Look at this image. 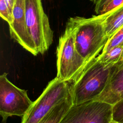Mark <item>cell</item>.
<instances>
[{
	"label": "cell",
	"mask_w": 123,
	"mask_h": 123,
	"mask_svg": "<svg viewBox=\"0 0 123 123\" xmlns=\"http://www.w3.org/2000/svg\"><path fill=\"white\" fill-rule=\"evenodd\" d=\"M123 4V0H111L103 8L100 14L109 12Z\"/></svg>",
	"instance_id": "obj_16"
},
{
	"label": "cell",
	"mask_w": 123,
	"mask_h": 123,
	"mask_svg": "<svg viewBox=\"0 0 123 123\" xmlns=\"http://www.w3.org/2000/svg\"><path fill=\"white\" fill-rule=\"evenodd\" d=\"M8 4L9 5L11 9L12 10V8H13V4H14V0H6Z\"/></svg>",
	"instance_id": "obj_18"
},
{
	"label": "cell",
	"mask_w": 123,
	"mask_h": 123,
	"mask_svg": "<svg viewBox=\"0 0 123 123\" xmlns=\"http://www.w3.org/2000/svg\"><path fill=\"white\" fill-rule=\"evenodd\" d=\"M25 16L27 30L37 52L43 54L52 43L53 31L41 0H25Z\"/></svg>",
	"instance_id": "obj_4"
},
{
	"label": "cell",
	"mask_w": 123,
	"mask_h": 123,
	"mask_svg": "<svg viewBox=\"0 0 123 123\" xmlns=\"http://www.w3.org/2000/svg\"><path fill=\"white\" fill-rule=\"evenodd\" d=\"M105 17V13L89 18L74 16L67 22L74 33L75 49L87 66L101 53L109 39L103 24Z\"/></svg>",
	"instance_id": "obj_1"
},
{
	"label": "cell",
	"mask_w": 123,
	"mask_h": 123,
	"mask_svg": "<svg viewBox=\"0 0 123 123\" xmlns=\"http://www.w3.org/2000/svg\"><path fill=\"white\" fill-rule=\"evenodd\" d=\"M111 0H97L95 2V12L97 14H100L105 6Z\"/></svg>",
	"instance_id": "obj_17"
},
{
	"label": "cell",
	"mask_w": 123,
	"mask_h": 123,
	"mask_svg": "<svg viewBox=\"0 0 123 123\" xmlns=\"http://www.w3.org/2000/svg\"><path fill=\"white\" fill-rule=\"evenodd\" d=\"M0 16L9 25L13 22L12 10L6 0H0Z\"/></svg>",
	"instance_id": "obj_14"
},
{
	"label": "cell",
	"mask_w": 123,
	"mask_h": 123,
	"mask_svg": "<svg viewBox=\"0 0 123 123\" xmlns=\"http://www.w3.org/2000/svg\"><path fill=\"white\" fill-rule=\"evenodd\" d=\"M72 84L56 77L50 81L22 117L21 123H38L53 107L72 95Z\"/></svg>",
	"instance_id": "obj_5"
},
{
	"label": "cell",
	"mask_w": 123,
	"mask_h": 123,
	"mask_svg": "<svg viewBox=\"0 0 123 123\" xmlns=\"http://www.w3.org/2000/svg\"><path fill=\"white\" fill-rule=\"evenodd\" d=\"M123 98V61L111 68L107 84L102 92L94 100L112 105Z\"/></svg>",
	"instance_id": "obj_9"
},
{
	"label": "cell",
	"mask_w": 123,
	"mask_h": 123,
	"mask_svg": "<svg viewBox=\"0 0 123 123\" xmlns=\"http://www.w3.org/2000/svg\"><path fill=\"white\" fill-rule=\"evenodd\" d=\"M91 1H94V2H95L97 0H90Z\"/></svg>",
	"instance_id": "obj_19"
},
{
	"label": "cell",
	"mask_w": 123,
	"mask_h": 123,
	"mask_svg": "<svg viewBox=\"0 0 123 123\" xmlns=\"http://www.w3.org/2000/svg\"><path fill=\"white\" fill-rule=\"evenodd\" d=\"M56 56V77L62 81L73 83L88 66L75 49L74 33L68 23L59 38Z\"/></svg>",
	"instance_id": "obj_3"
},
{
	"label": "cell",
	"mask_w": 123,
	"mask_h": 123,
	"mask_svg": "<svg viewBox=\"0 0 123 123\" xmlns=\"http://www.w3.org/2000/svg\"><path fill=\"white\" fill-rule=\"evenodd\" d=\"M111 123H116V122H113V121H112Z\"/></svg>",
	"instance_id": "obj_20"
},
{
	"label": "cell",
	"mask_w": 123,
	"mask_h": 123,
	"mask_svg": "<svg viewBox=\"0 0 123 123\" xmlns=\"http://www.w3.org/2000/svg\"><path fill=\"white\" fill-rule=\"evenodd\" d=\"M111 68H106L95 58L73 83V104L94 100L104 89Z\"/></svg>",
	"instance_id": "obj_2"
},
{
	"label": "cell",
	"mask_w": 123,
	"mask_h": 123,
	"mask_svg": "<svg viewBox=\"0 0 123 123\" xmlns=\"http://www.w3.org/2000/svg\"><path fill=\"white\" fill-rule=\"evenodd\" d=\"M120 46H123V26L109 38L102 52L106 51L112 48Z\"/></svg>",
	"instance_id": "obj_13"
},
{
	"label": "cell",
	"mask_w": 123,
	"mask_h": 123,
	"mask_svg": "<svg viewBox=\"0 0 123 123\" xmlns=\"http://www.w3.org/2000/svg\"><path fill=\"white\" fill-rule=\"evenodd\" d=\"M105 14L103 24L106 36L109 38L123 26V4Z\"/></svg>",
	"instance_id": "obj_11"
},
{
	"label": "cell",
	"mask_w": 123,
	"mask_h": 123,
	"mask_svg": "<svg viewBox=\"0 0 123 123\" xmlns=\"http://www.w3.org/2000/svg\"><path fill=\"white\" fill-rule=\"evenodd\" d=\"M112 105L92 100L73 104L60 123H111Z\"/></svg>",
	"instance_id": "obj_7"
},
{
	"label": "cell",
	"mask_w": 123,
	"mask_h": 123,
	"mask_svg": "<svg viewBox=\"0 0 123 123\" xmlns=\"http://www.w3.org/2000/svg\"><path fill=\"white\" fill-rule=\"evenodd\" d=\"M73 105L71 95L53 107L38 123H60Z\"/></svg>",
	"instance_id": "obj_10"
},
{
	"label": "cell",
	"mask_w": 123,
	"mask_h": 123,
	"mask_svg": "<svg viewBox=\"0 0 123 123\" xmlns=\"http://www.w3.org/2000/svg\"><path fill=\"white\" fill-rule=\"evenodd\" d=\"M97 59L106 68H111L123 61V46H117L102 52Z\"/></svg>",
	"instance_id": "obj_12"
},
{
	"label": "cell",
	"mask_w": 123,
	"mask_h": 123,
	"mask_svg": "<svg viewBox=\"0 0 123 123\" xmlns=\"http://www.w3.org/2000/svg\"><path fill=\"white\" fill-rule=\"evenodd\" d=\"M13 22L9 25L11 37L34 56L38 54L28 33L26 22L25 0H15L12 8Z\"/></svg>",
	"instance_id": "obj_8"
},
{
	"label": "cell",
	"mask_w": 123,
	"mask_h": 123,
	"mask_svg": "<svg viewBox=\"0 0 123 123\" xmlns=\"http://www.w3.org/2000/svg\"><path fill=\"white\" fill-rule=\"evenodd\" d=\"M33 101L29 98L27 91L21 89L10 82L7 74L0 76V114L3 123L12 116H25Z\"/></svg>",
	"instance_id": "obj_6"
},
{
	"label": "cell",
	"mask_w": 123,
	"mask_h": 123,
	"mask_svg": "<svg viewBox=\"0 0 123 123\" xmlns=\"http://www.w3.org/2000/svg\"><path fill=\"white\" fill-rule=\"evenodd\" d=\"M112 121L123 123V98L112 105Z\"/></svg>",
	"instance_id": "obj_15"
}]
</instances>
